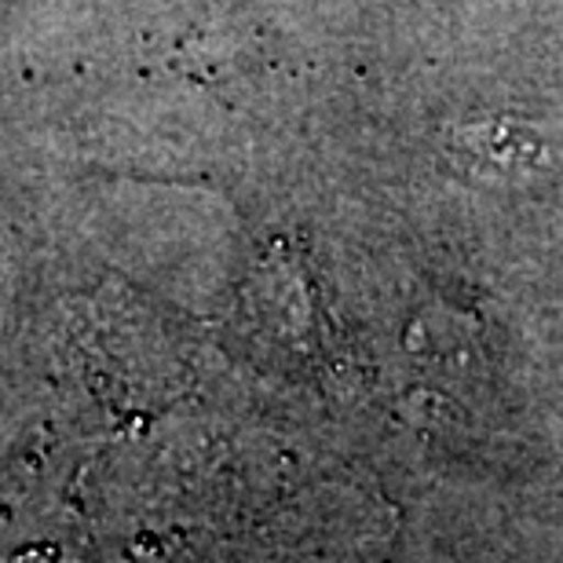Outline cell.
<instances>
[{
  "mask_svg": "<svg viewBox=\"0 0 563 563\" xmlns=\"http://www.w3.org/2000/svg\"><path fill=\"white\" fill-rule=\"evenodd\" d=\"M457 162L483 168L487 179H512L516 173H534L545 162V146L527 136L520 125H472L450 136Z\"/></svg>",
  "mask_w": 563,
  "mask_h": 563,
  "instance_id": "1",
  "label": "cell"
}]
</instances>
